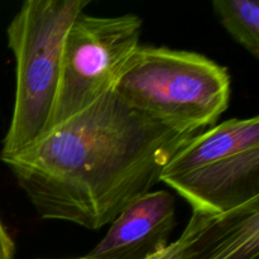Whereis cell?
<instances>
[{"label": "cell", "instance_id": "obj_6", "mask_svg": "<svg viewBox=\"0 0 259 259\" xmlns=\"http://www.w3.org/2000/svg\"><path fill=\"white\" fill-rule=\"evenodd\" d=\"M152 259H259V199L223 214L192 211L181 237Z\"/></svg>", "mask_w": 259, "mask_h": 259}, {"label": "cell", "instance_id": "obj_10", "mask_svg": "<svg viewBox=\"0 0 259 259\" xmlns=\"http://www.w3.org/2000/svg\"><path fill=\"white\" fill-rule=\"evenodd\" d=\"M76 259H91V258H89L88 255H85V257H81V258H76Z\"/></svg>", "mask_w": 259, "mask_h": 259}, {"label": "cell", "instance_id": "obj_9", "mask_svg": "<svg viewBox=\"0 0 259 259\" xmlns=\"http://www.w3.org/2000/svg\"><path fill=\"white\" fill-rule=\"evenodd\" d=\"M14 242L0 219V259H14Z\"/></svg>", "mask_w": 259, "mask_h": 259}, {"label": "cell", "instance_id": "obj_2", "mask_svg": "<svg viewBox=\"0 0 259 259\" xmlns=\"http://www.w3.org/2000/svg\"><path fill=\"white\" fill-rule=\"evenodd\" d=\"M89 4V0H28L10 20L7 38L15 60V93L0 158L19 153L47 132L66 34Z\"/></svg>", "mask_w": 259, "mask_h": 259}, {"label": "cell", "instance_id": "obj_5", "mask_svg": "<svg viewBox=\"0 0 259 259\" xmlns=\"http://www.w3.org/2000/svg\"><path fill=\"white\" fill-rule=\"evenodd\" d=\"M142 24L136 14L96 17L81 13L73 20L63 43L60 83L48 129L113 90L139 47Z\"/></svg>", "mask_w": 259, "mask_h": 259}, {"label": "cell", "instance_id": "obj_1", "mask_svg": "<svg viewBox=\"0 0 259 259\" xmlns=\"http://www.w3.org/2000/svg\"><path fill=\"white\" fill-rule=\"evenodd\" d=\"M199 133L133 108L113 89L0 159L40 219L98 230L151 192L167 162Z\"/></svg>", "mask_w": 259, "mask_h": 259}, {"label": "cell", "instance_id": "obj_8", "mask_svg": "<svg viewBox=\"0 0 259 259\" xmlns=\"http://www.w3.org/2000/svg\"><path fill=\"white\" fill-rule=\"evenodd\" d=\"M212 8L228 34L259 58V3L257 0H214Z\"/></svg>", "mask_w": 259, "mask_h": 259}, {"label": "cell", "instance_id": "obj_3", "mask_svg": "<svg viewBox=\"0 0 259 259\" xmlns=\"http://www.w3.org/2000/svg\"><path fill=\"white\" fill-rule=\"evenodd\" d=\"M227 67L189 51L139 46L114 91L133 108L186 131L212 126L230 103Z\"/></svg>", "mask_w": 259, "mask_h": 259}, {"label": "cell", "instance_id": "obj_7", "mask_svg": "<svg viewBox=\"0 0 259 259\" xmlns=\"http://www.w3.org/2000/svg\"><path fill=\"white\" fill-rule=\"evenodd\" d=\"M176 205L167 191L144 194L113 222L101 242L88 254L91 259H152L163 252L175 228Z\"/></svg>", "mask_w": 259, "mask_h": 259}, {"label": "cell", "instance_id": "obj_4", "mask_svg": "<svg viewBox=\"0 0 259 259\" xmlns=\"http://www.w3.org/2000/svg\"><path fill=\"white\" fill-rule=\"evenodd\" d=\"M192 211L223 214L259 199V118L229 119L199 133L162 169Z\"/></svg>", "mask_w": 259, "mask_h": 259}]
</instances>
